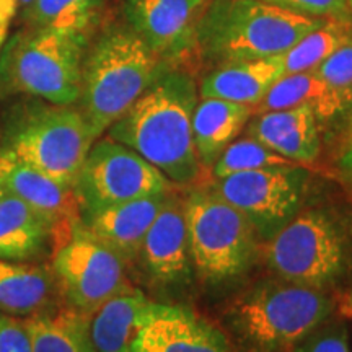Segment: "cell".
Wrapping results in <instances>:
<instances>
[{"instance_id":"obj_1","label":"cell","mask_w":352,"mask_h":352,"mask_svg":"<svg viewBox=\"0 0 352 352\" xmlns=\"http://www.w3.org/2000/svg\"><path fill=\"white\" fill-rule=\"evenodd\" d=\"M199 90L189 74L168 69L108 129V138L138 152L170 182L192 183L201 164L192 142Z\"/></svg>"},{"instance_id":"obj_2","label":"cell","mask_w":352,"mask_h":352,"mask_svg":"<svg viewBox=\"0 0 352 352\" xmlns=\"http://www.w3.org/2000/svg\"><path fill=\"white\" fill-rule=\"evenodd\" d=\"M168 69L127 25L104 30L87 50L77 100L94 138L100 139Z\"/></svg>"},{"instance_id":"obj_3","label":"cell","mask_w":352,"mask_h":352,"mask_svg":"<svg viewBox=\"0 0 352 352\" xmlns=\"http://www.w3.org/2000/svg\"><path fill=\"white\" fill-rule=\"evenodd\" d=\"M327 21L264 0H210L197 26L196 50L219 67L280 56Z\"/></svg>"},{"instance_id":"obj_4","label":"cell","mask_w":352,"mask_h":352,"mask_svg":"<svg viewBox=\"0 0 352 352\" xmlns=\"http://www.w3.org/2000/svg\"><path fill=\"white\" fill-rule=\"evenodd\" d=\"M88 46L87 32L26 26L0 47V91L76 104Z\"/></svg>"},{"instance_id":"obj_5","label":"cell","mask_w":352,"mask_h":352,"mask_svg":"<svg viewBox=\"0 0 352 352\" xmlns=\"http://www.w3.org/2000/svg\"><path fill=\"white\" fill-rule=\"evenodd\" d=\"M333 311L334 302L321 289L272 279L241 294L227 318L248 352H287Z\"/></svg>"},{"instance_id":"obj_6","label":"cell","mask_w":352,"mask_h":352,"mask_svg":"<svg viewBox=\"0 0 352 352\" xmlns=\"http://www.w3.org/2000/svg\"><path fill=\"white\" fill-rule=\"evenodd\" d=\"M95 138L74 104L28 101L10 111L0 132V151L56 182L74 188Z\"/></svg>"},{"instance_id":"obj_7","label":"cell","mask_w":352,"mask_h":352,"mask_svg":"<svg viewBox=\"0 0 352 352\" xmlns=\"http://www.w3.org/2000/svg\"><path fill=\"white\" fill-rule=\"evenodd\" d=\"M183 208L197 272L209 283L243 274L256 253V233L248 220L217 192H191Z\"/></svg>"},{"instance_id":"obj_8","label":"cell","mask_w":352,"mask_h":352,"mask_svg":"<svg viewBox=\"0 0 352 352\" xmlns=\"http://www.w3.org/2000/svg\"><path fill=\"white\" fill-rule=\"evenodd\" d=\"M266 263L287 283L323 290L344 272L346 236L336 220L323 210L297 214L267 240Z\"/></svg>"},{"instance_id":"obj_9","label":"cell","mask_w":352,"mask_h":352,"mask_svg":"<svg viewBox=\"0 0 352 352\" xmlns=\"http://www.w3.org/2000/svg\"><path fill=\"white\" fill-rule=\"evenodd\" d=\"M171 182L138 152L111 138L96 139L76 183L80 214L170 191Z\"/></svg>"},{"instance_id":"obj_10","label":"cell","mask_w":352,"mask_h":352,"mask_svg":"<svg viewBox=\"0 0 352 352\" xmlns=\"http://www.w3.org/2000/svg\"><path fill=\"white\" fill-rule=\"evenodd\" d=\"M124 261L83 230L80 219L54 248L52 274L69 307L94 315L109 298L134 290L127 283Z\"/></svg>"},{"instance_id":"obj_11","label":"cell","mask_w":352,"mask_h":352,"mask_svg":"<svg viewBox=\"0 0 352 352\" xmlns=\"http://www.w3.org/2000/svg\"><path fill=\"white\" fill-rule=\"evenodd\" d=\"M308 171L300 165L241 171L217 182V195L233 206L256 233L271 240L300 210Z\"/></svg>"},{"instance_id":"obj_12","label":"cell","mask_w":352,"mask_h":352,"mask_svg":"<svg viewBox=\"0 0 352 352\" xmlns=\"http://www.w3.org/2000/svg\"><path fill=\"white\" fill-rule=\"evenodd\" d=\"M210 0H124L126 25L173 67L197 51V26Z\"/></svg>"},{"instance_id":"obj_13","label":"cell","mask_w":352,"mask_h":352,"mask_svg":"<svg viewBox=\"0 0 352 352\" xmlns=\"http://www.w3.org/2000/svg\"><path fill=\"white\" fill-rule=\"evenodd\" d=\"M0 188L41 214L54 228V248L80 219L74 188L0 151Z\"/></svg>"},{"instance_id":"obj_14","label":"cell","mask_w":352,"mask_h":352,"mask_svg":"<svg viewBox=\"0 0 352 352\" xmlns=\"http://www.w3.org/2000/svg\"><path fill=\"white\" fill-rule=\"evenodd\" d=\"M135 352H233L222 333L191 310L157 303L134 344Z\"/></svg>"},{"instance_id":"obj_15","label":"cell","mask_w":352,"mask_h":352,"mask_svg":"<svg viewBox=\"0 0 352 352\" xmlns=\"http://www.w3.org/2000/svg\"><path fill=\"white\" fill-rule=\"evenodd\" d=\"M168 199V192H165L80 214V226L122 261L129 263L139 256L148 228Z\"/></svg>"},{"instance_id":"obj_16","label":"cell","mask_w":352,"mask_h":352,"mask_svg":"<svg viewBox=\"0 0 352 352\" xmlns=\"http://www.w3.org/2000/svg\"><path fill=\"white\" fill-rule=\"evenodd\" d=\"M139 258L157 283L173 284L184 279L191 267L188 226L183 204L170 197L157 215L140 246Z\"/></svg>"},{"instance_id":"obj_17","label":"cell","mask_w":352,"mask_h":352,"mask_svg":"<svg viewBox=\"0 0 352 352\" xmlns=\"http://www.w3.org/2000/svg\"><path fill=\"white\" fill-rule=\"evenodd\" d=\"M248 135L296 164H311L320 155V122L310 104L259 113Z\"/></svg>"},{"instance_id":"obj_18","label":"cell","mask_w":352,"mask_h":352,"mask_svg":"<svg viewBox=\"0 0 352 352\" xmlns=\"http://www.w3.org/2000/svg\"><path fill=\"white\" fill-rule=\"evenodd\" d=\"M54 245V228L10 192H0V259L32 263Z\"/></svg>"},{"instance_id":"obj_19","label":"cell","mask_w":352,"mask_h":352,"mask_svg":"<svg viewBox=\"0 0 352 352\" xmlns=\"http://www.w3.org/2000/svg\"><path fill=\"white\" fill-rule=\"evenodd\" d=\"M285 76L283 54L220 65L202 80L201 98H220L254 108Z\"/></svg>"},{"instance_id":"obj_20","label":"cell","mask_w":352,"mask_h":352,"mask_svg":"<svg viewBox=\"0 0 352 352\" xmlns=\"http://www.w3.org/2000/svg\"><path fill=\"white\" fill-rule=\"evenodd\" d=\"M155 307L139 290L109 298L91 315L90 333L96 352H135V340Z\"/></svg>"},{"instance_id":"obj_21","label":"cell","mask_w":352,"mask_h":352,"mask_svg":"<svg viewBox=\"0 0 352 352\" xmlns=\"http://www.w3.org/2000/svg\"><path fill=\"white\" fill-rule=\"evenodd\" d=\"M253 108L220 98H201L192 114V142L197 160L212 168L222 152L248 124Z\"/></svg>"},{"instance_id":"obj_22","label":"cell","mask_w":352,"mask_h":352,"mask_svg":"<svg viewBox=\"0 0 352 352\" xmlns=\"http://www.w3.org/2000/svg\"><path fill=\"white\" fill-rule=\"evenodd\" d=\"M57 294L51 270L0 259V311L26 318L57 307Z\"/></svg>"},{"instance_id":"obj_23","label":"cell","mask_w":352,"mask_h":352,"mask_svg":"<svg viewBox=\"0 0 352 352\" xmlns=\"http://www.w3.org/2000/svg\"><path fill=\"white\" fill-rule=\"evenodd\" d=\"M91 316L72 307H54L26 316L33 352H96Z\"/></svg>"},{"instance_id":"obj_24","label":"cell","mask_w":352,"mask_h":352,"mask_svg":"<svg viewBox=\"0 0 352 352\" xmlns=\"http://www.w3.org/2000/svg\"><path fill=\"white\" fill-rule=\"evenodd\" d=\"M302 104H310L316 114V120L320 124H323L324 114H327V94L315 70L285 74L267 90V94L253 108V111L256 109L258 114L280 111V109L297 108Z\"/></svg>"},{"instance_id":"obj_25","label":"cell","mask_w":352,"mask_h":352,"mask_svg":"<svg viewBox=\"0 0 352 352\" xmlns=\"http://www.w3.org/2000/svg\"><path fill=\"white\" fill-rule=\"evenodd\" d=\"M351 38L352 25L328 20L284 52V72L297 74L316 69Z\"/></svg>"},{"instance_id":"obj_26","label":"cell","mask_w":352,"mask_h":352,"mask_svg":"<svg viewBox=\"0 0 352 352\" xmlns=\"http://www.w3.org/2000/svg\"><path fill=\"white\" fill-rule=\"evenodd\" d=\"M107 0H33L21 8L28 26L87 32Z\"/></svg>"},{"instance_id":"obj_27","label":"cell","mask_w":352,"mask_h":352,"mask_svg":"<svg viewBox=\"0 0 352 352\" xmlns=\"http://www.w3.org/2000/svg\"><path fill=\"white\" fill-rule=\"evenodd\" d=\"M327 94L324 122L352 116V38L314 69Z\"/></svg>"},{"instance_id":"obj_28","label":"cell","mask_w":352,"mask_h":352,"mask_svg":"<svg viewBox=\"0 0 352 352\" xmlns=\"http://www.w3.org/2000/svg\"><path fill=\"white\" fill-rule=\"evenodd\" d=\"M284 165H300L289 160L279 153L272 152L271 148L264 147L253 138H245L233 140L228 145L219 160L214 164L215 178H226L228 175L241 173V171H252L270 168V166H284Z\"/></svg>"},{"instance_id":"obj_29","label":"cell","mask_w":352,"mask_h":352,"mask_svg":"<svg viewBox=\"0 0 352 352\" xmlns=\"http://www.w3.org/2000/svg\"><path fill=\"white\" fill-rule=\"evenodd\" d=\"M308 19L334 20L352 25V0H264Z\"/></svg>"},{"instance_id":"obj_30","label":"cell","mask_w":352,"mask_h":352,"mask_svg":"<svg viewBox=\"0 0 352 352\" xmlns=\"http://www.w3.org/2000/svg\"><path fill=\"white\" fill-rule=\"evenodd\" d=\"M287 352H352L349 333L340 321H324Z\"/></svg>"},{"instance_id":"obj_31","label":"cell","mask_w":352,"mask_h":352,"mask_svg":"<svg viewBox=\"0 0 352 352\" xmlns=\"http://www.w3.org/2000/svg\"><path fill=\"white\" fill-rule=\"evenodd\" d=\"M0 352H33L32 336L23 316L0 311Z\"/></svg>"},{"instance_id":"obj_32","label":"cell","mask_w":352,"mask_h":352,"mask_svg":"<svg viewBox=\"0 0 352 352\" xmlns=\"http://www.w3.org/2000/svg\"><path fill=\"white\" fill-rule=\"evenodd\" d=\"M20 10L16 0H0V21L12 23L13 16Z\"/></svg>"},{"instance_id":"obj_33","label":"cell","mask_w":352,"mask_h":352,"mask_svg":"<svg viewBox=\"0 0 352 352\" xmlns=\"http://www.w3.org/2000/svg\"><path fill=\"white\" fill-rule=\"evenodd\" d=\"M341 168L344 171L349 182L352 183V139L346 140L344 142V148H342L341 158H340Z\"/></svg>"},{"instance_id":"obj_34","label":"cell","mask_w":352,"mask_h":352,"mask_svg":"<svg viewBox=\"0 0 352 352\" xmlns=\"http://www.w3.org/2000/svg\"><path fill=\"white\" fill-rule=\"evenodd\" d=\"M8 28H10V23H6V21H0V47H2L3 43L7 41Z\"/></svg>"},{"instance_id":"obj_35","label":"cell","mask_w":352,"mask_h":352,"mask_svg":"<svg viewBox=\"0 0 352 352\" xmlns=\"http://www.w3.org/2000/svg\"><path fill=\"white\" fill-rule=\"evenodd\" d=\"M352 139V116L349 122H347V131H346V140H351Z\"/></svg>"},{"instance_id":"obj_36","label":"cell","mask_w":352,"mask_h":352,"mask_svg":"<svg viewBox=\"0 0 352 352\" xmlns=\"http://www.w3.org/2000/svg\"><path fill=\"white\" fill-rule=\"evenodd\" d=\"M33 0H16V3H19V7H20V10L21 8H25V7H28L30 3H32Z\"/></svg>"},{"instance_id":"obj_37","label":"cell","mask_w":352,"mask_h":352,"mask_svg":"<svg viewBox=\"0 0 352 352\" xmlns=\"http://www.w3.org/2000/svg\"><path fill=\"white\" fill-rule=\"evenodd\" d=\"M347 308H349V310L352 311V289H351V292H349V296H347Z\"/></svg>"},{"instance_id":"obj_38","label":"cell","mask_w":352,"mask_h":352,"mask_svg":"<svg viewBox=\"0 0 352 352\" xmlns=\"http://www.w3.org/2000/svg\"><path fill=\"white\" fill-rule=\"evenodd\" d=\"M0 192H2V188H0Z\"/></svg>"}]
</instances>
